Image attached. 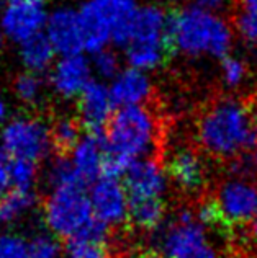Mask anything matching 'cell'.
<instances>
[{"label": "cell", "instance_id": "obj_1", "mask_svg": "<svg viewBox=\"0 0 257 258\" xmlns=\"http://www.w3.org/2000/svg\"><path fill=\"white\" fill-rule=\"evenodd\" d=\"M201 149L218 159H233L257 141V116L238 98H218L201 113L197 126Z\"/></svg>", "mask_w": 257, "mask_h": 258}, {"label": "cell", "instance_id": "obj_2", "mask_svg": "<svg viewBox=\"0 0 257 258\" xmlns=\"http://www.w3.org/2000/svg\"><path fill=\"white\" fill-rule=\"evenodd\" d=\"M158 139V123L144 106H123L112 114L105 129L102 176L118 178L133 162L151 152Z\"/></svg>", "mask_w": 257, "mask_h": 258}, {"label": "cell", "instance_id": "obj_3", "mask_svg": "<svg viewBox=\"0 0 257 258\" xmlns=\"http://www.w3.org/2000/svg\"><path fill=\"white\" fill-rule=\"evenodd\" d=\"M167 41L171 52L226 57L231 46V30L212 10L190 5L167 15Z\"/></svg>", "mask_w": 257, "mask_h": 258}, {"label": "cell", "instance_id": "obj_4", "mask_svg": "<svg viewBox=\"0 0 257 258\" xmlns=\"http://www.w3.org/2000/svg\"><path fill=\"white\" fill-rule=\"evenodd\" d=\"M171 54L167 41V15L159 7H144L134 18L126 57L133 69L147 71L161 66Z\"/></svg>", "mask_w": 257, "mask_h": 258}, {"label": "cell", "instance_id": "obj_5", "mask_svg": "<svg viewBox=\"0 0 257 258\" xmlns=\"http://www.w3.org/2000/svg\"><path fill=\"white\" fill-rule=\"evenodd\" d=\"M84 185L54 188L44 203V221L54 234L71 239L82 232L93 214L90 195Z\"/></svg>", "mask_w": 257, "mask_h": 258}, {"label": "cell", "instance_id": "obj_6", "mask_svg": "<svg viewBox=\"0 0 257 258\" xmlns=\"http://www.w3.org/2000/svg\"><path fill=\"white\" fill-rule=\"evenodd\" d=\"M162 250L167 258H220L208 243L205 226L190 211H182L162 235Z\"/></svg>", "mask_w": 257, "mask_h": 258}, {"label": "cell", "instance_id": "obj_7", "mask_svg": "<svg viewBox=\"0 0 257 258\" xmlns=\"http://www.w3.org/2000/svg\"><path fill=\"white\" fill-rule=\"evenodd\" d=\"M2 144L12 159L36 162L53 147L51 127L36 118H17L5 126Z\"/></svg>", "mask_w": 257, "mask_h": 258}, {"label": "cell", "instance_id": "obj_8", "mask_svg": "<svg viewBox=\"0 0 257 258\" xmlns=\"http://www.w3.org/2000/svg\"><path fill=\"white\" fill-rule=\"evenodd\" d=\"M213 200L231 229L257 217V185L251 181L228 180L220 185Z\"/></svg>", "mask_w": 257, "mask_h": 258}, {"label": "cell", "instance_id": "obj_9", "mask_svg": "<svg viewBox=\"0 0 257 258\" xmlns=\"http://www.w3.org/2000/svg\"><path fill=\"white\" fill-rule=\"evenodd\" d=\"M90 201L93 214L107 226H118L128 219L130 198L125 185H121L117 178H98L92 186Z\"/></svg>", "mask_w": 257, "mask_h": 258}, {"label": "cell", "instance_id": "obj_10", "mask_svg": "<svg viewBox=\"0 0 257 258\" xmlns=\"http://www.w3.org/2000/svg\"><path fill=\"white\" fill-rule=\"evenodd\" d=\"M113 106L110 88L90 80L79 95V121L84 131L90 134H105L108 121L113 114Z\"/></svg>", "mask_w": 257, "mask_h": 258}, {"label": "cell", "instance_id": "obj_11", "mask_svg": "<svg viewBox=\"0 0 257 258\" xmlns=\"http://www.w3.org/2000/svg\"><path fill=\"white\" fill-rule=\"evenodd\" d=\"M46 23L48 17L38 2H10L2 15L4 33L18 43L39 35Z\"/></svg>", "mask_w": 257, "mask_h": 258}, {"label": "cell", "instance_id": "obj_12", "mask_svg": "<svg viewBox=\"0 0 257 258\" xmlns=\"http://www.w3.org/2000/svg\"><path fill=\"white\" fill-rule=\"evenodd\" d=\"M46 36L58 52L64 56H76L84 49V33L79 12L59 9L48 18Z\"/></svg>", "mask_w": 257, "mask_h": 258}, {"label": "cell", "instance_id": "obj_13", "mask_svg": "<svg viewBox=\"0 0 257 258\" xmlns=\"http://www.w3.org/2000/svg\"><path fill=\"white\" fill-rule=\"evenodd\" d=\"M123 185L130 200L162 198L167 178L159 162L154 159H139L126 170Z\"/></svg>", "mask_w": 257, "mask_h": 258}, {"label": "cell", "instance_id": "obj_14", "mask_svg": "<svg viewBox=\"0 0 257 258\" xmlns=\"http://www.w3.org/2000/svg\"><path fill=\"white\" fill-rule=\"evenodd\" d=\"M167 175L182 191L197 193L205 186V165L197 151L188 147H180L174 151L167 162Z\"/></svg>", "mask_w": 257, "mask_h": 258}, {"label": "cell", "instance_id": "obj_15", "mask_svg": "<svg viewBox=\"0 0 257 258\" xmlns=\"http://www.w3.org/2000/svg\"><path fill=\"white\" fill-rule=\"evenodd\" d=\"M51 82L54 90L66 98L80 95L90 82L89 60L80 54L64 56L54 67Z\"/></svg>", "mask_w": 257, "mask_h": 258}, {"label": "cell", "instance_id": "obj_16", "mask_svg": "<svg viewBox=\"0 0 257 258\" xmlns=\"http://www.w3.org/2000/svg\"><path fill=\"white\" fill-rule=\"evenodd\" d=\"M102 13L112 26V41L128 46L131 39L138 5L134 0H87Z\"/></svg>", "mask_w": 257, "mask_h": 258}, {"label": "cell", "instance_id": "obj_17", "mask_svg": "<svg viewBox=\"0 0 257 258\" xmlns=\"http://www.w3.org/2000/svg\"><path fill=\"white\" fill-rule=\"evenodd\" d=\"M104 147H105V134H90L79 141V144L72 151L71 164L74 170L79 175L85 185L87 183H95L98 176L102 175L104 164Z\"/></svg>", "mask_w": 257, "mask_h": 258}, {"label": "cell", "instance_id": "obj_18", "mask_svg": "<svg viewBox=\"0 0 257 258\" xmlns=\"http://www.w3.org/2000/svg\"><path fill=\"white\" fill-rule=\"evenodd\" d=\"M113 105L120 108L141 105L151 95V82L139 69H126L115 77L110 87Z\"/></svg>", "mask_w": 257, "mask_h": 258}, {"label": "cell", "instance_id": "obj_19", "mask_svg": "<svg viewBox=\"0 0 257 258\" xmlns=\"http://www.w3.org/2000/svg\"><path fill=\"white\" fill-rule=\"evenodd\" d=\"M84 33V49L89 52H100L112 39V26L90 2H85L79 10Z\"/></svg>", "mask_w": 257, "mask_h": 258}, {"label": "cell", "instance_id": "obj_20", "mask_svg": "<svg viewBox=\"0 0 257 258\" xmlns=\"http://www.w3.org/2000/svg\"><path fill=\"white\" fill-rule=\"evenodd\" d=\"M166 216V203L162 198L130 200V214L128 219L134 227L143 230H152L161 226Z\"/></svg>", "mask_w": 257, "mask_h": 258}, {"label": "cell", "instance_id": "obj_21", "mask_svg": "<svg viewBox=\"0 0 257 258\" xmlns=\"http://www.w3.org/2000/svg\"><path fill=\"white\" fill-rule=\"evenodd\" d=\"M54 52L56 49H54L48 36L41 35V33L26 39L25 43H22V49H20L23 64L28 67L30 72H39L46 69L51 64Z\"/></svg>", "mask_w": 257, "mask_h": 258}, {"label": "cell", "instance_id": "obj_22", "mask_svg": "<svg viewBox=\"0 0 257 258\" xmlns=\"http://www.w3.org/2000/svg\"><path fill=\"white\" fill-rule=\"evenodd\" d=\"M35 195L28 189L13 188L0 196V224H10L35 206Z\"/></svg>", "mask_w": 257, "mask_h": 258}, {"label": "cell", "instance_id": "obj_23", "mask_svg": "<svg viewBox=\"0 0 257 258\" xmlns=\"http://www.w3.org/2000/svg\"><path fill=\"white\" fill-rule=\"evenodd\" d=\"M80 124L79 119L74 118H61L51 127V139L54 151L59 154V157H66L67 154L72 152L79 144L80 138Z\"/></svg>", "mask_w": 257, "mask_h": 258}, {"label": "cell", "instance_id": "obj_24", "mask_svg": "<svg viewBox=\"0 0 257 258\" xmlns=\"http://www.w3.org/2000/svg\"><path fill=\"white\" fill-rule=\"evenodd\" d=\"M66 255L67 258H108V250L104 242L76 235L66 240Z\"/></svg>", "mask_w": 257, "mask_h": 258}, {"label": "cell", "instance_id": "obj_25", "mask_svg": "<svg viewBox=\"0 0 257 258\" xmlns=\"http://www.w3.org/2000/svg\"><path fill=\"white\" fill-rule=\"evenodd\" d=\"M36 162L25 160V159H12L10 162V181L12 186L17 189H28L36 178Z\"/></svg>", "mask_w": 257, "mask_h": 258}, {"label": "cell", "instance_id": "obj_26", "mask_svg": "<svg viewBox=\"0 0 257 258\" xmlns=\"http://www.w3.org/2000/svg\"><path fill=\"white\" fill-rule=\"evenodd\" d=\"M49 181L53 188H61V186H72V185H84L85 183L79 178V175L74 170L71 160L67 157H59L54 165L51 167L49 172Z\"/></svg>", "mask_w": 257, "mask_h": 258}, {"label": "cell", "instance_id": "obj_27", "mask_svg": "<svg viewBox=\"0 0 257 258\" xmlns=\"http://www.w3.org/2000/svg\"><path fill=\"white\" fill-rule=\"evenodd\" d=\"M238 28L249 41L257 43V0H241Z\"/></svg>", "mask_w": 257, "mask_h": 258}, {"label": "cell", "instance_id": "obj_28", "mask_svg": "<svg viewBox=\"0 0 257 258\" xmlns=\"http://www.w3.org/2000/svg\"><path fill=\"white\" fill-rule=\"evenodd\" d=\"M41 90H43V82L35 72H25L22 76H18L15 80V92L18 95V98L26 101V103L36 101Z\"/></svg>", "mask_w": 257, "mask_h": 258}, {"label": "cell", "instance_id": "obj_29", "mask_svg": "<svg viewBox=\"0 0 257 258\" xmlns=\"http://www.w3.org/2000/svg\"><path fill=\"white\" fill-rule=\"evenodd\" d=\"M0 258H30V243L20 235H2Z\"/></svg>", "mask_w": 257, "mask_h": 258}, {"label": "cell", "instance_id": "obj_30", "mask_svg": "<svg viewBox=\"0 0 257 258\" xmlns=\"http://www.w3.org/2000/svg\"><path fill=\"white\" fill-rule=\"evenodd\" d=\"M61 247L51 235L39 234L30 242V258H58Z\"/></svg>", "mask_w": 257, "mask_h": 258}, {"label": "cell", "instance_id": "obj_31", "mask_svg": "<svg viewBox=\"0 0 257 258\" xmlns=\"http://www.w3.org/2000/svg\"><path fill=\"white\" fill-rule=\"evenodd\" d=\"M246 67L239 59L234 57H223V80L228 87H236L244 79Z\"/></svg>", "mask_w": 257, "mask_h": 258}, {"label": "cell", "instance_id": "obj_32", "mask_svg": "<svg viewBox=\"0 0 257 258\" xmlns=\"http://www.w3.org/2000/svg\"><path fill=\"white\" fill-rule=\"evenodd\" d=\"M93 67L102 77H113L118 71V57L115 56V52L104 49L95 54Z\"/></svg>", "mask_w": 257, "mask_h": 258}, {"label": "cell", "instance_id": "obj_33", "mask_svg": "<svg viewBox=\"0 0 257 258\" xmlns=\"http://www.w3.org/2000/svg\"><path fill=\"white\" fill-rule=\"evenodd\" d=\"M10 162L12 157L5 152V149H0V196L7 193V188L12 185L10 181Z\"/></svg>", "mask_w": 257, "mask_h": 258}, {"label": "cell", "instance_id": "obj_34", "mask_svg": "<svg viewBox=\"0 0 257 258\" xmlns=\"http://www.w3.org/2000/svg\"><path fill=\"white\" fill-rule=\"evenodd\" d=\"M198 7H203L207 10H216V9H221L225 5L226 0H195Z\"/></svg>", "mask_w": 257, "mask_h": 258}, {"label": "cell", "instance_id": "obj_35", "mask_svg": "<svg viewBox=\"0 0 257 258\" xmlns=\"http://www.w3.org/2000/svg\"><path fill=\"white\" fill-rule=\"evenodd\" d=\"M138 258H167V256L159 252H143L141 255H138Z\"/></svg>", "mask_w": 257, "mask_h": 258}, {"label": "cell", "instance_id": "obj_36", "mask_svg": "<svg viewBox=\"0 0 257 258\" xmlns=\"http://www.w3.org/2000/svg\"><path fill=\"white\" fill-rule=\"evenodd\" d=\"M5 114H7V106L2 100H0V121H2L5 118Z\"/></svg>", "mask_w": 257, "mask_h": 258}, {"label": "cell", "instance_id": "obj_37", "mask_svg": "<svg viewBox=\"0 0 257 258\" xmlns=\"http://www.w3.org/2000/svg\"><path fill=\"white\" fill-rule=\"evenodd\" d=\"M252 237H254L255 242H257V219H255L254 224H252Z\"/></svg>", "mask_w": 257, "mask_h": 258}, {"label": "cell", "instance_id": "obj_38", "mask_svg": "<svg viewBox=\"0 0 257 258\" xmlns=\"http://www.w3.org/2000/svg\"><path fill=\"white\" fill-rule=\"evenodd\" d=\"M10 2H38V4H41V0H10Z\"/></svg>", "mask_w": 257, "mask_h": 258}, {"label": "cell", "instance_id": "obj_39", "mask_svg": "<svg viewBox=\"0 0 257 258\" xmlns=\"http://www.w3.org/2000/svg\"><path fill=\"white\" fill-rule=\"evenodd\" d=\"M254 162H255V165H257V149H255V154H254Z\"/></svg>", "mask_w": 257, "mask_h": 258}, {"label": "cell", "instance_id": "obj_40", "mask_svg": "<svg viewBox=\"0 0 257 258\" xmlns=\"http://www.w3.org/2000/svg\"><path fill=\"white\" fill-rule=\"evenodd\" d=\"M0 47H2V33H0Z\"/></svg>", "mask_w": 257, "mask_h": 258}, {"label": "cell", "instance_id": "obj_41", "mask_svg": "<svg viewBox=\"0 0 257 258\" xmlns=\"http://www.w3.org/2000/svg\"><path fill=\"white\" fill-rule=\"evenodd\" d=\"M0 4H2V0H0Z\"/></svg>", "mask_w": 257, "mask_h": 258}]
</instances>
